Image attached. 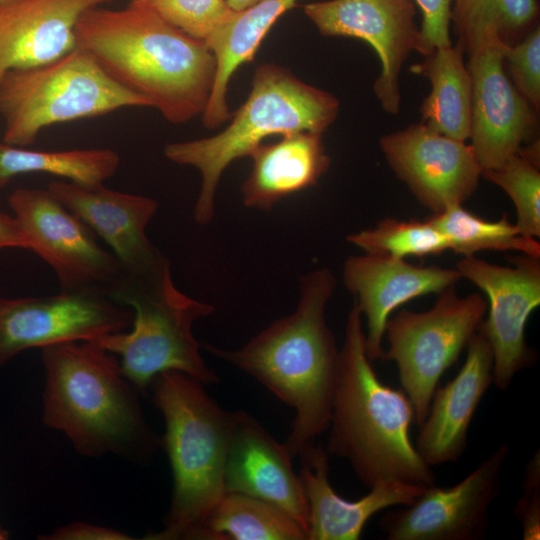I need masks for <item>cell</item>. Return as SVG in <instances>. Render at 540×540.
Returning <instances> with one entry per match:
<instances>
[{
  "label": "cell",
  "mask_w": 540,
  "mask_h": 540,
  "mask_svg": "<svg viewBox=\"0 0 540 540\" xmlns=\"http://www.w3.org/2000/svg\"><path fill=\"white\" fill-rule=\"evenodd\" d=\"M75 36L76 45L108 76L143 97L170 123L182 124L204 112L216 75L213 52L146 0L87 11Z\"/></svg>",
  "instance_id": "cell-1"
},
{
  "label": "cell",
  "mask_w": 540,
  "mask_h": 540,
  "mask_svg": "<svg viewBox=\"0 0 540 540\" xmlns=\"http://www.w3.org/2000/svg\"><path fill=\"white\" fill-rule=\"evenodd\" d=\"M335 288L336 278L329 268L315 269L300 279L295 311L272 322L242 347L202 344L295 410L283 443L292 459L329 427L340 349L325 312Z\"/></svg>",
  "instance_id": "cell-2"
},
{
  "label": "cell",
  "mask_w": 540,
  "mask_h": 540,
  "mask_svg": "<svg viewBox=\"0 0 540 540\" xmlns=\"http://www.w3.org/2000/svg\"><path fill=\"white\" fill-rule=\"evenodd\" d=\"M414 408L404 391L384 384L365 348L363 319L350 309L335 388L328 454L350 462L368 488L384 480L430 487L436 479L410 437Z\"/></svg>",
  "instance_id": "cell-3"
},
{
  "label": "cell",
  "mask_w": 540,
  "mask_h": 540,
  "mask_svg": "<svg viewBox=\"0 0 540 540\" xmlns=\"http://www.w3.org/2000/svg\"><path fill=\"white\" fill-rule=\"evenodd\" d=\"M46 426L64 433L83 456L107 453L147 458L156 439L147 425L137 389L120 362L95 341L41 348Z\"/></svg>",
  "instance_id": "cell-4"
},
{
  "label": "cell",
  "mask_w": 540,
  "mask_h": 540,
  "mask_svg": "<svg viewBox=\"0 0 540 540\" xmlns=\"http://www.w3.org/2000/svg\"><path fill=\"white\" fill-rule=\"evenodd\" d=\"M150 385L165 423L162 443L171 466L173 493L163 528L144 539H195L225 493L234 412L221 408L202 382L180 371H164Z\"/></svg>",
  "instance_id": "cell-5"
},
{
  "label": "cell",
  "mask_w": 540,
  "mask_h": 540,
  "mask_svg": "<svg viewBox=\"0 0 540 540\" xmlns=\"http://www.w3.org/2000/svg\"><path fill=\"white\" fill-rule=\"evenodd\" d=\"M338 111L339 101L332 94L302 82L286 68L259 66L249 97L226 129L211 137L173 142L164 148L167 159L195 167L201 174L193 211L196 223L207 225L212 221L217 186L229 164L250 156L271 135L299 131L322 135Z\"/></svg>",
  "instance_id": "cell-6"
},
{
  "label": "cell",
  "mask_w": 540,
  "mask_h": 540,
  "mask_svg": "<svg viewBox=\"0 0 540 540\" xmlns=\"http://www.w3.org/2000/svg\"><path fill=\"white\" fill-rule=\"evenodd\" d=\"M109 297L132 309L131 330L95 342L120 356L124 376L137 389H145L158 374L169 370L188 374L204 385L218 382L192 331L194 323L215 308L175 286L166 257L142 273L125 272Z\"/></svg>",
  "instance_id": "cell-7"
},
{
  "label": "cell",
  "mask_w": 540,
  "mask_h": 540,
  "mask_svg": "<svg viewBox=\"0 0 540 540\" xmlns=\"http://www.w3.org/2000/svg\"><path fill=\"white\" fill-rule=\"evenodd\" d=\"M127 107L150 106L79 46L48 63L9 70L0 80L3 142L13 146L31 145L48 126Z\"/></svg>",
  "instance_id": "cell-8"
},
{
  "label": "cell",
  "mask_w": 540,
  "mask_h": 540,
  "mask_svg": "<svg viewBox=\"0 0 540 540\" xmlns=\"http://www.w3.org/2000/svg\"><path fill=\"white\" fill-rule=\"evenodd\" d=\"M486 313L482 295L460 297L451 286L439 293L429 310H402L388 319L384 334L388 348L382 360L396 363L418 426L428 414L440 378L458 360Z\"/></svg>",
  "instance_id": "cell-9"
},
{
  "label": "cell",
  "mask_w": 540,
  "mask_h": 540,
  "mask_svg": "<svg viewBox=\"0 0 540 540\" xmlns=\"http://www.w3.org/2000/svg\"><path fill=\"white\" fill-rule=\"evenodd\" d=\"M8 203L28 249L54 270L61 292L96 291L110 296L125 270L79 217L47 188L15 189Z\"/></svg>",
  "instance_id": "cell-10"
},
{
  "label": "cell",
  "mask_w": 540,
  "mask_h": 540,
  "mask_svg": "<svg viewBox=\"0 0 540 540\" xmlns=\"http://www.w3.org/2000/svg\"><path fill=\"white\" fill-rule=\"evenodd\" d=\"M133 311L96 291L0 297V369L30 348L96 341L128 330Z\"/></svg>",
  "instance_id": "cell-11"
},
{
  "label": "cell",
  "mask_w": 540,
  "mask_h": 540,
  "mask_svg": "<svg viewBox=\"0 0 540 540\" xmlns=\"http://www.w3.org/2000/svg\"><path fill=\"white\" fill-rule=\"evenodd\" d=\"M510 260L511 266H500L473 255L463 257L455 267L461 278L487 297L488 316L479 330L491 346L493 383L500 390H506L534 361L525 327L540 305V257L520 254Z\"/></svg>",
  "instance_id": "cell-12"
},
{
  "label": "cell",
  "mask_w": 540,
  "mask_h": 540,
  "mask_svg": "<svg viewBox=\"0 0 540 540\" xmlns=\"http://www.w3.org/2000/svg\"><path fill=\"white\" fill-rule=\"evenodd\" d=\"M304 12L323 36L358 38L374 49L381 63L374 93L386 113L397 115L400 73L410 54L420 47L414 1L328 0L307 4Z\"/></svg>",
  "instance_id": "cell-13"
},
{
  "label": "cell",
  "mask_w": 540,
  "mask_h": 540,
  "mask_svg": "<svg viewBox=\"0 0 540 540\" xmlns=\"http://www.w3.org/2000/svg\"><path fill=\"white\" fill-rule=\"evenodd\" d=\"M509 452L504 443L459 483L428 487L412 503L385 514L381 530L389 540L483 539Z\"/></svg>",
  "instance_id": "cell-14"
},
{
  "label": "cell",
  "mask_w": 540,
  "mask_h": 540,
  "mask_svg": "<svg viewBox=\"0 0 540 540\" xmlns=\"http://www.w3.org/2000/svg\"><path fill=\"white\" fill-rule=\"evenodd\" d=\"M508 46L491 40L467 54L472 90L469 139L483 171L499 167L536 134V110L504 70Z\"/></svg>",
  "instance_id": "cell-15"
},
{
  "label": "cell",
  "mask_w": 540,
  "mask_h": 540,
  "mask_svg": "<svg viewBox=\"0 0 540 540\" xmlns=\"http://www.w3.org/2000/svg\"><path fill=\"white\" fill-rule=\"evenodd\" d=\"M380 148L395 175L433 214L463 204L482 176L471 145L423 123L382 136Z\"/></svg>",
  "instance_id": "cell-16"
},
{
  "label": "cell",
  "mask_w": 540,
  "mask_h": 540,
  "mask_svg": "<svg viewBox=\"0 0 540 540\" xmlns=\"http://www.w3.org/2000/svg\"><path fill=\"white\" fill-rule=\"evenodd\" d=\"M342 279L365 320L366 354L373 362L382 359L386 324L395 309L455 286L461 275L456 268L416 266L405 259L364 253L345 260Z\"/></svg>",
  "instance_id": "cell-17"
},
{
  "label": "cell",
  "mask_w": 540,
  "mask_h": 540,
  "mask_svg": "<svg viewBox=\"0 0 540 540\" xmlns=\"http://www.w3.org/2000/svg\"><path fill=\"white\" fill-rule=\"evenodd\" d=\"M47 189L112 249L127 274L147 271L165 257L146 234L159 207L155 199L103 183L84 185L64 179L50 182Z\"/></svg>",
  "instance_id": "cell-18"
},
{
  "label": "cell",
  "mask_w": 540,
  "mask_h": 540,
  "mask_svg": "<svg viewBox=\"0 0 540 540\" xmlns=\"http://www.w3.org/2000/svg\"><path fill=\"white\" fill-rule=\"evenodd\" d=\"M283 443L245 411H234L224 469L225 492L249 495L277 506L309 530V509L299 474Z\"/></svg>",
  "instance_id": "cell-19"
},
{
  "label": "cell",
  "mask_w": 540,
  "mask_h": 540,
  "mask_svg": "<svg viewBox=\"0 0 540 540\" xmlns=\"http://www.w3.org/2000/svg\"><path fill=\"white\" fill-rule=\"evenodd\" d=\"M300 456L299 477L309 509L308 540H358L368 520L392 506L408 505L428 487L398 480L380 481L356 501L338 495L329 481L328 452L311 442Z\"/></svg>",
  "instance_id": "cell-20"
},
{
  "label": "cell",
  "mask_w": 540,
  "mask_h": 540,
  "mask_svg": "<svg viewBox=\"0 0 540 540\" xmlns=\"http://www.w3.org/2000/svg\"><path fill=\"white\" fill-rule=\"evenodd\" d=\"M492 383V349L478 329L467 345L465 363L452 380L436 388L419 426L414 445L428 466L455 462L462 456L470 423Z\"/></svg>",
  "instance_id": "cell-21"
},
{
  "label": "cell",
  "mask_w": 540,
  "mask_h": 540,
  "mask_svg": "<svg viewBox=\"0 0 540 540\" xmlns=\"http://www.w3.org/2000/svg\"><path fill=\"white\" fill-rule=\"evenodd\" d=\"M115 0H15L0 6V80L12 69L53 61L76 45L89 10Z\"/></svg>",
  "instance_id": "cell-22"
},
{
  "label": "cell",
  "mask_w": 540,
  "mask_h": 540,
  "mask_svg": "<svg viewBox=\"0 0 540 540\" xmlns=\"http://www.w3.org/2000/svg\"><path fill=\"white\" fill-rule=\"evenodd\" d=\"M250 157L252 170L242 185V200L248 208L267 211L284 197L316 184L331 162L321 134L308 131L260 144Z\"/></svg>",
  "instance_id": "cell-23"
},
{
  "label": "cell",
  "mask_w": 540,
  "mask_h": 540,
  "mask_svg": "<svg viewBox=\"0 0 540 540\" xmlns=\"http://www.w3.org/2000/svg\"><path fill=\"white\" fill-rule=\"evenodd\" d=\"M297 0H261L242 11H234L204 42L216 58L213 89L202 114L205 127L217 128L230 118L226 92L235 70L252 61L263 38L275 21Z\"/></svg>",
  "instance_id": "cell-24"
},
{
  "label": "cell",
  "mask_w": 540,
  "mask_h": 540,
  "mask_svg": "<svg viewBox=\"0 0 540 540\" xmlns=\"http://www.w3.org/2000/svg\"><path fill=\"white\" fill-rule=\"evenodd\" d=\"M464 53L459 42L437 48L425 57L419 70L431 86L420 108L422 123L440 134L466 142L470 136L472 90Z\"/></svg>",
  "instance_id": "cell-25"
},
{
  "label": "cell",
  "mask_w": 540,
  "mask_h": 540,
  "mask_svg": "<svg viewBox=\"0 0 540 540\" xmlns=\"http://www.w3.org/2000/svg\"><path fill=\"white\" fill-rule=\"evenodd\" d=\"M195 539L308 540V535L277 506L249 495L225 492Z\"/></svg>",
  "instance_id": "cell-26"
},
{
  "label": "cell",
  "mask_w": 540,
  "mask_h": 540,
  "mask_svg": "<svg viewBox=\"0 0 540 540\" xmlns=\"http://www.w3.org/2000/svg\"><path fill=\"white\" fill-rule=\"evenodd\" d=\"M120 165L119 154L109 148L38 151L0 143V189L13 178L44 173L71 182L95 185L112 177Z\"/></svg>",
  "instance_id": "cell-27"
},
{
  "label": "cell",
  "mask_w": 540,
  "mask_h": 540,
  "mask_svg": "<svg viewBox=\"0 0 540 540\" xmlns=\"http://www.w3.org/2000/svg\"><path fill=\"white\" fill-rule=\"evenodd\" d=\"M538 0H453L451 21L466 54L482 43L513 45L535 24Z\"/></svg>",
  "instance_id": "cell-28"
},
{
  "label": "cell",
  "mask_w": 540,
  "mask_h": 540,
  "mask_svg": "<svg viewBox=\"0 0 540 540\" xmlns=\"http://www.w3.org/2000/svg\"><path fill=\"white\" fill-rule=\"evenodd\" d=\"M428 220L445 236L449 250L463 257L483 250L514 251L540 257V243L522 235L506 215L497 221H487L460 204L433 214Z\"/></svg>",
  "instance_id": "cell-29"
},
{
  "label": "cell",
  "mask_w": 540,
  "mask_h": 540,
  "mask_svg": "<svg viewBox=\"0 0 540 540\" xmlns=\"http://www.w3.org/2000/svg\"><path fill=\"white\" fill-rule=\"evenodd\" d=\"M346 240L364 253L398 259L439 255L449 250L445 236L427 220L386 218Z\"/></svg>",
  "instance_id": "cell-30"
},
{
  "label": "cell",
  "mask_w": 540,
  "mask_h": 540,
  "mask_svg": "<svg viewBox=\"0 0 540 540\" xmlns=\"http://www.w3.org/2000/svg\"><path fill=\"white\" fill-rule=\"evenodd\" d=\"M482 176L500 187L516 209V227L526 237H540L539 141L522 147L499 167Z\"/></svg>",
  "instance_id": "cell-31"
},
{
  "label": "cell",
  "mask_w": 540,
  "mask_h": 540,
  "mask_svg": "<svg viewBox=\"0 0 540 540\" xmlns=\"http://www.w3.org/2000/svg\"><path fill=\"white\" fill-rule=\"evenodd\" d=\"M166 21L205 41L234 13L226 0H146Z\"/></svg>",
  "instance_id": "cell-32"
},
{
  "label": "cell",
  "mask_w": 540,
  "mask_h": 540,
  "mask_svg": "<svg viewBox=\"0 0 540 540\" xmlns=\"http://www.w3.org/2000/svg\"><path fill=\"white\" fill-rule=\"evenodd\" d=\"M510 80L519 93L538 112L540 108V29H531L522 39L509 45L504 56Z\"/></svg>",
  "instance_id": "cell-33"
},
{
  "label": "cell",
  "mask_w": 540,
  "mask_h": 540,
  "mask_svg": "<svg viewBox=\"0 0 540 540\" xmlns=\"http://www.w3.org/2000/svg\"><path fill=\"white\" fill-rule=\"evenodd\" d=\"M422 13L419 54L426 57L435 49L452 44L449 28L453 0H413Z\"/></svg>",
  "instance_id": "cell-34"
},
{
  "label": "cell",
  "mask_w": 540,
  "mask_h": 540,
  "mask_svg": "<svg viewBox=\"0 0 540 540\" xmlns=\"http://www.w3.org/2000/svg\"><path fill=\"white\" fill-rule=\"evenodd\" d=\"M524 493L518 500L514 514L520 522L524 540H538L540 536V455L539 450L528 461Z\"/></svg>",
  "instance_id": "cell-35"
},
{
  "label": "cell",
  "mask_w": 540,
  "mask_h": 540,
  "mask_svg": "<svg viewBox=\"0 0 540 540\" xmlns=\"http://www.w3.org/2000/svg\"><path fill=\"white\" fill-rule=\"evenodd\" d=\"M41 540H131L133 537L113 528L85 522H72L59 527L50 534L38 537Z\"/></svg>",
  "instance_id": "cell-36"
},
{
  "label": "cell",
  "mask_w": 540,
  "mask_h": 540,
  "mask_svg": "<svg viewBox=\"0 0 540 540\" xmlns=\"http://www.w3.org/2000/svg\"><path fill=\"white\" fill-rule=\"evenodd\" d=\"M6 248L28 249V243L14 216L0 211V251Z\"/></svg>",
  "instance_id": "cell-37"
},
{
  "label": "cell",
  "mask_w": 540,
  "mask_h": 540,
  "mask_svg": "<svg viewBox=\"0 0 540 540\" xmlns=\"http://www.w3.org/2000/svg\"><path fill=\"white\" fill-rule=\"evenodd\" d=\"M230 8L234 11L247 9L261 0H226Z\"/></svg>",
  "instance_id": "cell-38"
},
{
  "label": "cell",
  "mask_w": 540,
  "mask_h": 540,
  "mask_svg": "<svg viewBox=\"0 0 540 540\" xmlns=\"http://www.w3.org/2000/svg\"><path fill=\"white\" fill-rule=\"evenodd\" d=\"M9 538V532L0 526V540H6Z\"/></svg>",
  "instance_id": "cell-39"
},
{
  "label": "cell",
  "mask_w": 540,
  "mask_h": 540,
  "mask_svg": "<svg viewBox=\"0 0 540 540\" xmlns=\"http://www.w3.org/2000/svg\"><path fill=\"white\" fill-rule=\"evenodd\" d=\"M12 1H15V0H0V6L10 3Z\"/></svg>",
  "instance_id": "cell-40"
}]
</instances>
